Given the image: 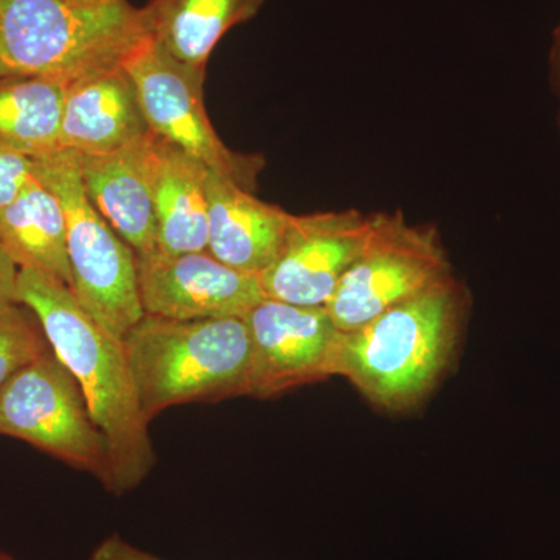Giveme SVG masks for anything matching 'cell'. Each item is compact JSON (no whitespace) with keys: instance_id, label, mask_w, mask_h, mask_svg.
<instances>
[{"instance_id":"cell-11","label":"cell","mask_w":560,"mask_h":560,"mask_svg":"<svg viewBox=\"0 0 560 560\" xmlns=\"http://www.w3.org/2000/svg\"><path fill=\"white\" fill-rule=\"evenodd\" d=\"M136 259L145 315L176 320L243 319L267 298L259 276L234 270L209 253L168 256L153 250Z\"/></svg>"},{"instance_id":"cell-4","label":"cell","mask_w":560,"mask_h":560,"mask_svg":"<svg viewBox=\"0 0 560 560\" xmlns=\"http://www.w3.org/2000/svg\"><path fill=\"white\" fill-rule=\"evenodd\" d=\"M147 420L178 405L246 396L248 327L242 318L176 320L145 315L124 338Z\"/></svg>"},{"instance_id":"cell-2","label":"cell","mask_w":560,"mask_h":560,"mask_svg":"<svg viewBox=\"0 0 560 560\" xmlns=\"http://www.w3.org/2000/svg\"><path fill=\"white\" fill-rule=\"evenodd\" d=\"M467 291L452 278L340 331L331 375L348 378L382 410L401 412L420 404L455 359L467 313Z\"/></svg>"},{"instance_id":"cell-18","label":"cell","mask_w":560,"mask_h":560,"mask_svg":"<svg viewBox=\"0 0 560 560\" xmlns=\"http://www.w3.org/2000/svg\"><path fill=\"white\" fill-rule=\"evenodd\" d=\"M68 84L46 77H0V140L32 161L60 151Z\"/></svg>"},{"instance_id":"cell-8","label":"cell","mask_w":560,"mask_h":560,"mask_svg":"<svg viewBox=\"0 0 560 560\" xmlns=\"http://www.w3.org/2000/svg\"><path fill=\"white\" fill-rule=\"evenodd\" d=\"M121 65L138 88L151 132L187 151L210 172L256 190L264 158L235 153L213 130L202 97L206 68L179 61L151 38Z\"/></svg>"},{"instance_id":"cell-14","label":"cell","mask_w":560,"mask_h":560,"mask_svg":"<svg viewBox=\"0 0 560 560\" xmlns=\"http://www.w3.org/2000/svg\"><path fill=\"white\" fill-rule=\"evenodd\" d=\"M208 205L210 256L234 270L260 276L278 257L293 213L215 172L209 173Z\"/></svg>"},{"instance_id":"cell-9","label":"cell","mask_w":560,"mask_h":560,"mask_svg":"<svg viewBox=\"0 0 560 560\" xmlns=\"http://www.w3.org/2000/svg\"><path fill=\"white\" fill-rule=\"evenodd\" d=\"M372 230V213L324 210L291 217L282 248L259 276L265 296L326 307L342 276L359 259Z\"/></svg>"},{"instance_id":"cell-16","label":"cell","mask_w":560,"mask_h":560,"mask_svg":"<svg viewBox=\"0 0 560 560\" xmlns=\"http://www.w3.org/2000/svg\"><path fill=\"white\" fill-rule=\"evenodd\" d=\"M0 243L20 270L46 272L72 287L65 210L35 175L0 209Z\"/></svg>"},{"instance_id":"cell-5","label":"cell","mask_w":560,"mask_h":560,"mask_svg":"<svg viewBox=\"0 0 560 560\" xmlns=\"http://www.w3.org/2000/svg\"><path fill=\"white\" fill-rule=\"evenodd\" d=\"M33 175L57 195L65 210L70 290L95 323L124 341L145 316L135 249L92 206L75 153L60 150L33 161Z\"/></svg>"},{"instance_id":"cell-15","label":"cell","mask_w":560,"mask_h":560,"mask_svg":"<svg viewBox=\"0 0 560 560\" xmlns=\"http://www.w3.org/2000/svg\"><path fill=\"white\" fill-rule=\"evenodd\" d=\"M209 173L187 151L154 135L151 195L160 253H208Z\"/></svg>"},{"instance_id":"cell-23","label":"cell","mask_w":560,"mask_h":560,"mask_svg":"<svg viewBox=\"0 0 560 560\" xmlns=\"http://www.w3.org/2000/svg\"><path fill=\"white\" fill-rule=\"evenodd\" d=\"M548 81L556 101V121L560 138V18L552 31L550 50H548Z\"/></svg>"},{"instance_id":"cell-22","label":"cell","mask_w":560,"mask_h":560,"mask_svg":"<svg viewBox=\"0 0 560 560\" xmlns=\"http://www.w3.org/2000/svg\"><path fill=\"white\" fill-rule=\"evenodd\" d=\"M18 275H20V268L11 260L9 253L0 243V311L18 304Z\"/></svg>"},{"instance_id":"cell-20","label":"cell","mask_w":560,"mask_h":560,"mask_svg":"<svg viewBox=\"0 0 560 560\" xmlns=\"http://www.w3.org/2000/svg\"><path fill=\"white\" fill-rule=\"evenodd\" d=\"M33 176V161L0 140V209L10 205Z\"/></svg>"},{"instance_id":"cell-19","label":"cell","mask_w":560,"mask_h":560,"mask_svg":"<svg viewBox=\"0 0 560 560\" xmlns=\"http://www.w3.org/2000/svg\"><path fill=\"white\" fill-rule=\"evenodd\" d=\"M39 320L27 307L10 305L0 311V388L28 361L49 349Z\"/></svg>"},{"instance_id":"cell-10","label":"cell","mask_w":560,"mask_h":560,"mask_svg":"<svg viewBox=\"0 0 560 560\" xmlns=\"http://www.w3.org/2000/svg\"><path fill=\"white\" fill-rule=\"evenodd\" d=\"M243 319L250 340L246 396L271 399L330 377L331 353L340 330L326 307L265 298Z\"/></svg>"},{"instance_id":"cell-21","label":"cell","mask_w":560,"mask_h":560,"mask_svg":"<svg viewBox=\"0 0 560 560\" xmlns=\"http://www.w3.org/2000/svg\"><path fill=\"white\" fill-rule=\"evenodd\" d=\"M86 560H165L140 550L136 545L125 540L119 534H110L102 540Z\"/></svg>"},{"instance_id":"cell-7","label":"cell","mask_w":560,"mask_h":560,"mask_svg":"<svg viewBox=\"0 0 560 560\" xmlns=\"http://www.w3.org/2000/svg\"><path fill=\"white\" fill-rule=\"evenodd\" d=\"M0 434L28 442L109 488L108 444L79 381L51 348L0 388Z\"/></svg>"},{"instance_id":"cell-12","label":"cell","mask_w":560,"mask_h":560,"mask_svg":"<svg viewBox=\"0 0 560 560\" xmlns=\"http://www.w3.org/2000/svg\"><path fill=\"white\" fill-rule=\"evenodd\" d=\"M149 132L138 88L124 65L95 70L66 88L60 150L105 154Z\"/></svg>"},{"instance_id":"cell-6","label":"cell","mask_w":560,"mask_h":560,"mask_svg":"<svg viewBox=\"0 0 560 560\" xmlns=\"http://www.w3.org/2000/svg\"><path fill=\"white\" fill-rule=\"evenodd\" d=\"M452 264L434 224L410 223L401 210L372 213L370 238L326 304L340 331L452 278Z\"/></svg>"},{"instance_id":"cell-1","label":"cell","mask_w":560,"mask_h":560,"mask_svg":"<svg viewBox=\"0 0 560 560\" xmlns=\"http://www.w3.org/2000/svg\"><path fill=\"white\" fill-rule=\"evenodd\" d=\"M16 302L36 316L51 350L83 389L108 444L109 492H131L153 470L156 453L124 341L95 323L70 287L46 272L22 268Z\"/></svg>"},{"instance_id":"cell-17","label":"cell","mask_w":560,"mask_h":560,"mask_svg":"<svg viewBox=\"0 0 560 560\" xmlns=\"http://www.w3.org/2000/svg\"><path fill=\"white\" fill-rule=\"evenodd\" d=\"M265 0H149L142 9L154 43L186 65L206 68L231 28L254 20Z\"/></svg>"},{"instance_id":"cell-24","label":"cell","mask_w":560,"mask_h":560,"mask_svg":"<svg viewBox=\"0 0 560 560\" xmlns=\"http://www.w3.org/2000/svg\"><path fill=\"white\" fill-rule=\"evenodd\" d=\"M0 560H18V559H14L13 556L9 555V552L0 550Z\"/></svg>"},{"instance_id":"cell-13","label":"cell","mask_w":560,"mask_h":560,"mask_svg":"<svg viewBox=\"0 0 560 560\" xmlns=\"http://www.w3.org/2000/svg\"><path fill=\"white\" fill-rule=\"evenodd\" d=\"M154 132L105 154H77L84 191L136 256L156 250L151 154Z\"/></svg>"},{"instance_id":"cell-3","label":"cell","mask_w":560,"mask_h":560,"mask_svg":"<svg viewBox=\"0 0 560 560\" xmlns=\"http://www.w3.org/2000/svg\"><path fill=\"white\" fill-rule=\"evenodd\" d=\"M149 38L128 0H0V77L70 83L121 65Z\"/></svg>"}]
</instances>
